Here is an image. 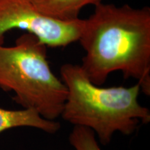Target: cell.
I'll return each mask as SVG.
<instances>
[{
    "label": "cell",
    "mask_w": 150,
    "mask_h": 150,
    "mask_svg": "<svg viewBox=\"0 0 150 150\" xmlns=\"http://www.w3.org/2000/svg\"><path fill=\"white\" fill-rule=\"evenodd\" d=\"M84 20L78 41L86 52L81 65L92 83L100 86L121 71L138 81L150 96V8L101 3Z\"/></svg>",
    "instance_id": "6da1fadb"
},
{
    "label": "cell",
    "mask_w": 150,
    "mask_h": 150,
    "mask_svg": "<svg viewBox=\"0 0 150 150\" xmlns=\"http://www.w3.org/2000/svg\"><path fill=\"white\" fill-rule=\"evenodd\" d=\"M67 95L61 116L74 126L88 128L102 145L110 142L115 132L132 134L140 122H150V111L138 102V83L129 88H102L92 83L79 65L61 67Z\"/></svg>",
    "instance_id": "7a4b0ae2"
},
{
    "label": "cell",
    "mask_w": 150,
    "mask_h": 150,
    "mask_svg": "<svg viewBox=\"0 0 150 150\" xmlns=\"http://www.w3.org/2000/svg\"><path fill=\"white\" fill-rule=\"evenodd\" d=\"M47 47L28 32L14 46L0 45V88L13 92V100L24 108L55 120L61 115L67 90L51 70Z\"/></svg>",
    "instance_id": "3957f363"
},
{
    "label": "cell",
    "mask_w": 150,
    "mask_h": 150,
    "mask_svg": "<svg viewBox=\"0 0 150 150\" xmlns=\"http://www.w3.org/2000/svg\"><path fill=\"white\" fill-rule=\"evenodd\" d=\"M84 20L60 21L48 18L35 8L31 0H0V45L5 34L21 29L35 35L50 47H63L78 41Z\"/></svg>",
    "instance_id": "277c9868"
},
{
    "label": "cell",
    "mask_w": 150,
    "mask_h": 150,
    "mask_svg": "<svg viewBox=\"0 0 150 150\" xmlns=\"http://www.w3.org/2000/svg\"><path fill=\"white\" fill-rule=\"evenodd\" d=\"M22 127H32L51 134L61 129L59 122L42 117L33 108L6 110L0 108V134L6 130Z\"/></svg>",
    "instance_id": "5b68a950"
},
{
    "label": "cell",
    "mask_w": 150,
    "mask_h": 150,
    "mask_svg": "<svg viewBox=\"0 0 150 150\" xmlns=\"http://www.w3.org/2000/svg\"><path fill=\"white\" fill-rule=\"evenodd\" d=\"M35 8L48 18L60 21L77 20L81 10L88 5L97 6L102 0H31Z\"/></svg>",
    "instance_id": "8992f818"
},
{
    "label": "cell",
    "mask_w": 150,
    "mask_h": 150,
    "mask_svg": "<svg viewBox=\"0 0 150 150\" xmlns=\"http://www.w3.org/2000/svg\"><path fill=\"white\" fill-rule=\"evenodd\" d=\"M69 142L76 150H101L94 131L86 127L74 126L69 136Z\"/></svg>",
    "instance_id": "52a82bcc"
}]
</instances>
